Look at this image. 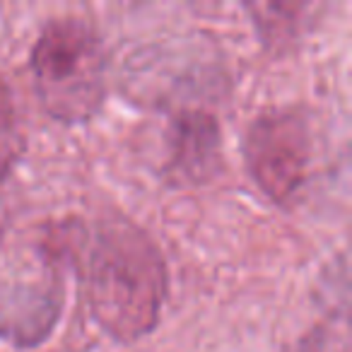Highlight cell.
Wrapping results in <instances>:
<instances>
[{
	"mask_svg": "<svg viewBox=\"0 0 352 352\" xmlns=\"http://www.w3.org/2000/svg\"><path fill=\"white\" fill-rule=\"evenodd\" d=\"M75 256L85 307L116 342L150 336L162 316L169 275L160 246L123 215L60 232Z\"/></svg>",
	"mask_w": 352,
	"mask_h": 352,
	"instance_id": "1",
	"label": "cell"
},
{
	"mask_svg": "<svg viewBox=\"0 0 352 352\" xmlns=\"http://www.w3.org/2000/svg\"><path fill=\"white\" fill-rule=\"evenodd\" d=\"M34 87L51 118L78 126L99 113L107 97V56L82 17L46 22L32 49Z\"/></svg>",
	"mask_w": 352,
	"mask_h": 352,
	"instance_id": "2",
	"label": "cell"
},
{
	"mask_svg": "<svg viewBox=\"0 0 352 352\" xmlns=\"http://www.w3.org/2000/svg\"><path fill=\"white\" fill-rule=\"evenodd\" d=\"M63 251H34L0 263V340L17 350L39 347L51 338L63 311Z\"/></svg>",
	"mask_w": 352,
	"mask_h": 352,
	"instance_id": "3",
	"label": "cell"
},
{
	"mask_svg": "<svg viewBox=\"0 0 352 352\" xmlns=\"http://www.w3.org/2000/svg\"><path fill=\"white\" fill-rule=\"evenodd\" d=\"M251 182L268 201L285 206L309 179L314 138L297 109H268L249 123L241 142Z\"/></svg>",
	"mask_w": 352,
	"mask_h": 352,
	"instance_id": "4",
	"label": "cell"
},
{
	"mask_svg": "<svg viewBox=\"0 0 352 352\" xmlns=\"http://www.w3.org/2000/svg\"><path fill=\"white\" fill-rule=\"evenodd\" d=\"M222 169V131L206 109H179L166 131L164 174L174 186H201Z\"/></svg>",
	"mask_w": 352,
	"mask_h": 352,
	"instance_id": "5",
	"label": "cell"
},
{
	"mask_svg": "<svg viewBox=\"0 0 352 352\" xmlns=\"http://www.w3.org/2000/svg\"><path fill=\"white\" fill-rule=\"evenodd\" d=\"M22 150H25V140H22L20 123H17L12 92L6 80L0 78V179L15 166Z\"/></svg>",
	"mask_w": 352,
	"mask_h": 352,
	"instance_id": "6",
	"label": "cell"
},
{
	"mask_svg": "<svg viewBox=\"0 0 352 352\" xmlns=\"http://www.w3.org/2000/svg\"><path fill=\"white\" fill-rule=\"evenodd\" d=\"M270 10V15L278 17V22H268L263 17H254V25L258 27V34L265 44L270 46H283L297 36V25L302 20V12L307 10V6H292V3H280V6H265Z\"/></svg>",
	"mask_w": 352,
	"mask_h": 352,
	"instance_id": "7",
	"label": "cell"
},
{
	"mask_svg": "<svg viewBox=\"0 0 352 352\" xmlns=\"http://www.w3.org/2000/svg\"><path fill=\"white\" fill-rule=\"evenodd\" d=\"M287 352H347L345 333L338 336L333 328H314L304 338H299Z\"/></svg>",
	"mask_w": 352,
	"mask_h": 352,
	"instance_id": "8",
	"label": "cell"
}]
</instances>
